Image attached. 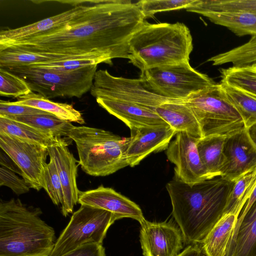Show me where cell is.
<instances>
[{"label": "cell", "mask_w": 256, "mask_h": 256, "mask_svg": "<svg viewBox=\"0 0 256 256\" xmlns=\"http://www.w3.org/2000/svg\"><path fill=\"white\" fill-rule=\"evenodd\" d=\"M140 242L144 256H177L184 238L178 225L172 221L140 222Z\"/></svg>", "instance_id": "cell-13"}, {"label": "cell", "mask_w": 256, "mask_h": 256, "mask_svg": "<svg viewBox=\"0 0 256 256\" xmlns=\"http://www.w3.org/2000/svg\"><path fill=\"white\" fill-rule=\"evenodd\" d=\"M98 105L122 121L130 129L134 128L170 126L155 111L134 104L96 98Z\"/></svg>", "instance_id": "cell-19"}, {"label": "cell", "mask_w": 256, "mask_h": 256, "mask_svg": "<svg viewBox=\"0 0 256 256\" xmlns=\"http://www.w3.org/2000/svg\"><path fill=\"white\" fill-rule=\"evenodd\" d=\"M42 213L19 199L1 200L0 256H50L55 232L40 218Z\"/></svg>", "instance_id": "cell-3"}, {"label": "cell", "mask_w": 256, "mask_h": 256, "mask_svg": "<svg viewBox=\"0 0 256 256\" xmlns=\"http://www.w3.org/2000/svg\"><path fill=\"white\" fill-rule=\"evenodd\" d=\"M126 152L128 166H135L152 152L166 150L176 132L170 126L134 128Z\"/></svg>", "instance_id": "cell-17"}, {"label": "cell", "mask_w": 256, "mask_h": 256, "mask_svg": "<svg viewBox=\"0 0 256 256\" xmlns=\"http://www.w3.org/2000/svg\"><path fill=\"white\" fill-rule=\"evenodd\" d=\"M140 78L150 91L176 100H186L216 84L207 74L193 68L190 62L150 68L141 72Z\"/></svg>", "instance_id": "cell-8"}, {"label": "cell", "mask_w": 256, "mask_h": 256, "mask_svg": "<svg viewBox=\"0 0 256 256\" xmlns=\"http://www.w3.org/2000/svg\"><path fill=\"white\" fill-rule=\"evenodd\" d=\"M226 137L210 136L198 140L196 146L200 160L210 177L221 176L222 150Z\"/></svg>", "instance_id": "cell-26"}, {"label": "cell", "mask_w": 256, "mask_h": 256, "mask_svg": "<svg viewBox=\"0 0 256 256\" xmlns=\"http://www.w3.org/2000/svg\"><path fill=\"white\" fill-rule=\"evenodd\" d=\"M97 66L91 65L72 71H58L29 65L3 68L22 78L32 92L48 98L59 96L80 98L90 90Z\"/></svg>", "instance_id": "cell-6"}, {"label": "cell", "mask_w": 256, "mask_h": 256, "mask_svg": "<svg viewBox=\"0 0 256 256\" xmlns=\"http://www.w3.org/2000/svg\"><path fill=\"white\" fill-rule=\"evenodd\" d=\"M256 186V168L238 178L228 198L224 214L231 213L238 216Z\"/></svg>", "instance_id": "cell-31"}, {"label": "cell", "mask_w": 256, "mask_h": 256, "mask_svg": "<svg viewBox=\"0 0 256 256\" xmlns=\"http://www.w3.org/2000/svg\"><path fill=\"white\" fill-rule=\"evenodd\" d=\"M67 136L76 144L78 164L90 176H106L128 166L126 152L129 138L102 129L74 126Z\"/></svg>", "instance_id": "cell-5"}, {"label": "cell", "mask_w": 256, "mask_h": 256, "mask_svg": "<svg viewBox=\"0 0 256 256\" xmlns=\"http://www.w3.org/2000/svg\"><path fill=\"white\" fill-rule=\"evenodd\" d=\"M0 132L14 136L46 148L52 144L56 138L26 124L1 116Z\"/></svg>", "instance_id": "cell-30"}, {"label": "cell", "mask_w": 256, "mask_h": 256, "mask_svg": "<svg viewBox=\"0 0 256 256\" xmlns=\"http://www.w3.org/2000/svg\"><path fill=\"white\" fill-rule=\"evenodd\" d=\"M0 186L8 187L17 195L27 193L30 188L23 178H20L14 172L2 166L0 167Z\"/></svg>", "instance_id": "cell-38"}, {"label": "cell", "mask_w": 256, "mask_h": 256, "mask_svg": "<svg viewBox=\"0 0 256 256\" xmlns=\"http://www.w3.org/2000/svg\"><path fill=\"white\" fill-rule=\"evenodd\" d=\"M74 6L66 11L22 27L1 30L0 50L14 44L38 36L50 34L62 30L86 6V0H59Z\"/></svg>", "instance_id": "cell-15"}, {"label": "cell", "mask_w": 256, "mask_h": 256, "mask_svg": "<svg viewBox=\"0 0 256 256\" xmlns=\"http://www.w3.org/2000/svg\"><path fill=\"white\" fill-rule=\"evenodd\" d=\"M238 216L224 214L200 244L204 256H226Z\"/></svg>", "instance_id": "cell-22"}, {"label": "cell", "mask_w": 256, "mask_h": 256, "mask_svg": "<svg viewBox=\"0 0 256 256\" xmlns=\"http://www.w3.org/2000/svg\"><path fill=\"white\" fill-rule=\"evenodd\" d=\"M256 201V186L253 190V192L248 200L244 206L242 210L240 215L238 217V220L241 219L244 215L248 212V210L253 204Z\"/></svg>", "instance_id": "cell-43"}, {"label": "cell", "mask_w": 256, "mask_h": 256, "mask_svg": "<svg viewBox=\"0 0 256 256\" xmlns=\"http://www.w3.org/2000/svg\"><path fill=\"white\" fill-rule=\"evenodd\" d=\"M32 90L21 78L6 69L0 68V95L18 98L25 96Z\"/></svg>", "instance_id": "cell-35"}, {"label": "cell", "mask_w": 256, "mask_h": 256, "mask_svg": "<svg viewBox=\"0 0 256 256\" xmlns=\"http://www.w3.org/2000/svg\"><path fill=\"white\" fill-rule=\"evenodd\" d=\"M116 220L108 210L81 205L56 239L50 256H62L88 244H102L108 229Z\"/></svg>", "instance_id": "cell-9"}, {"label": "cell", "mask_w": 256, "mask_h": 256, "mask_svg": "<svg viewBox=\"0 0 256 256\" xmlns=\"http://www.w3.org/2000/svg\"><path fill=\"white\" fill-rule=\"evenodd\" d=\"M193 49L188 27L180 22H144L129 42L130 62L141 72L183 62H189Z\"/></svg>", "instance_id": "cell-4"}, {"label": "cell", "mask_w": 256, "mask_h": 256, "mask_svg": "<svg viewBox=\"0 0 256 256\" xmlns=\"http://www.w3.org/2000/svg\"><path fill=\"white\" fill-rule=\"evenodd\" d=\"M0 147L16 163L30 188H44L48 148L0 132Z\"/></svg>", "instance_id": "cell-11"}, {"label": "cell", "mask_w": 256, "mask_h": 256, "mask_svg": "<svg viewBox=\"0 0 256 256\" xmlns=\"http://www.w3.org/2000/svg\"><path fill=\"white\" fill-rule=\"evenodd\" d=\"M15 104L32 107L52 114L59 118L84 124V120L81 112L72 105L66 103L52 102L46 97L33 92L19 97Z\"/></svg>", "instance_id": "cell-23"}, {"label": "cell", "mask_w": 256, "mask_h": 256, "mask_svg": "<svg viewBox=\"0 0 256 256\" xmlns=\"http://www.w3.org/2000/svg\"><path fill=\"white\" fill-rule=\"evenodd\" d=\"M47 148L50 158L55 163L62 185L61 210L62 215L66 216L73 212L74 206L78 202L80 191L76 184L78 161L70 152L66 142L61 138H56Z\"/></svg>", "instance_id": "cell-16"}, {"label": "cell", "mask_w": 256, "mask_h": 256, "mask_svg": "<svg viewBox=\"0 0 256 256\" xmlns=\"http://www.w3.org/2000/svg\"><path fill=\"white\" fill-rule=\"evenodd\" d=\"M155 112L176 133L184 132L197 139L202 138L200 124L186 100L164 103L158 106Z\"/></svg>", "instance_id": "cell-20"}, {"label": "cell", "mask_w": 256, "mask_h": 256, "mask_svg": "<svg viewBox=\"0 0 256 256\" xmlns=\"http://www.w3.org/2000/svg\"><path fill=\"white\" fill-rule=\"evenodd\" d=\"M221 176L232 181L256 168V146L245 128L225 138Z\"/></svg>", "instance_id": "cell-14"}, {"label": "cell", "mask_w": 256, "mask_h": 256, "mask_svg": "<svg viewBox=\"0 0 256 256\" xmlns=\"http://www.w3.org/2000/svg\"><path fill=\"white\" fill-rule=\"evenodd\" d=\"M219 84L224 96L242 116L245 128L256 124V98L225 82Z\"/></svg>", "instance_id": "cell-29"}, {"label": "cell", "mask_w": 256, "mask_h": 256, "mask_svg": "<svg viewBox=\"0 0 256 256\" xmlns=\"http://www.w3.org/2000/svg\"><path fill=\"white\" fill-rule=\"evenodd\" d=\"M29 125L54 138L67 136L74 125L52 114H40L4 117Z\"/></svg>", "instance_id": "cell-27"}, {"label": "cell", "mask_w": 256, "mask_h": 256, "mask_svg": "<svg viewBox=\"0 0 256 256\" xmlns=\"http://www.w3.org/2000/svg\"><path fill=\"white\" fill-rule=\"evenodd\" d=\"M78 56L32 51L11 46L0 50V68L30 65Z\"/></svg>", "instance_id": "cell-24"}, {"label": "cell", "mask_w": 256, "mask_h": 256, "mask_svg": "<svg viewBox=\"0 0 256 256\" xmlns=\"http://www.w3.org/2000/svg\"><path fill=\"white\" fill-rule=\"evenodd\" d=\"M177 256H204L200 246L194 244L187 246Z\"/></svg>", "instance_id": "cell-42"}, {"label": "cell", "mask_w": 256, "mask_h": 256, "mask_svg": "<svg viewBox=\"0 0 256 256\" xmlns=\"http://www.w3.org/2000/svg\"><path fill=\"white\" fill-rule=\"evenodd\" d=\"M94 97L134 104L155 111L159 106L170 100L148 89L140 78L114 76L106 70L96 72L90 90Z\"/></svg>", "instance_id": "cell-10"}, {"label": "cell", "mask_w": 256, "mask_h": 256, "mask_svg": "<svg viewBox=\"0 0 256 256\" xmlns=\"http://www.w3.org/2000/svg\"><path fill=\"white\" fill-rule=\"evenodd\" d=\"M46 190L52 202L56 205L62 204L63 200V190L56 166L54 160L50 158L44 174Z\"/></svg>", "instance_id": "cell-37"}, {"label": "cell", "mask_w": 256, "mask_h": 256, "mask_svg": "<svg viewBox=\"0 0 256 256\" xmlns=\"http://www.w3.org/2000/svg\"><path fill=\"white\" fill-rule=\"evenodd\" d=\"M198 140L186 132H178L166 150L168 160L176 166L174 176L189 184L211 178L200 160Z\"/></svg>", "instance_id": "cell-12"}, {"label": "cell", "mask_w": 256, "mask_h": 256, "mask_svg": "<svg viewBox=\"0 0 256 256\" xmlns=\"http://www.w3.org/2000/svg\"><path fill=\"white\" fill-rule=\"evenodd\" d=\"M207 62L216 66L228 63L234 66L256 64V36H251L242 45L210 58Z\"/></svg>", "instance_id": "cell-33"}, {"label": "cell", "mask_w": 256, "mask_h": 256, "mask_svg": "<svg viewBox=\"0 0 256 256\" xmlns=\"http://www.w3.org/2000/svg\"><path fill=\"white\" fill-rule=\"evenodd\" d=\"M220 82L256 98V64L220 70Z\"/></svg>", "instance_id": "cell-32"}, {"label": "cell", "mask_w": 256, "mask_h": 256, "mask_svg": "<svg viewBox=\"0 0 256 256\" xmlns=\"http://www.w3.org/2000/svg\"><path fill=\"white\" fill-rule=\"evenodd\" d=\"M226 256H256V201L237 220Z\"/></svg>", "instance_id": "cell-21"}, {"label": "cell", "mask_w": 256, "mask_h": 256, "mask_svg": "<svg viewBox=\"0 0 256 256\" xmlns=\"http://www.w3.org/2000/svg\"><path fill=\"white\" fill-rule=\"evenodd\" d=\"M103 62L108 64H112V60L108 56L100 54L92 53L30 66L58 71H72L91 65H98Z\"/></svg>", "instance_id": "cell-34"}, {"label": "cell", "mask_w": 256, "mask_h": 256, "mask_svg": "<svg viewBox=\"0 0 256 256\" xmlns=\"http://www.w3.org/2000/svg\"><path fill=\"white\" fill-rule=\"evenodd\" d=\"M186 102L200 124L202 138L226 137L246 128L242 116L224 96L220 84L192 94Z\"/></svg>", "instance_id": "cell-7"}, {"label": "cell", "mask_w": 256, "mask_h": 256, "mask_svg": "<svg viewBox=\"0 0 256 256\" xmlns=\"http://www.w3.org/2000/svg\"><path fill=\"white\" fill-rule=\"evenodd\" d=\"M48 112L27 106L15 104L14 102L0 101V116L30 115Z\"/></svg>", "instance_id": "cell-39"}, {"label": "cell", "mask_w": 256, "mask_h": 256, "mask_svg": "<svg viewBox=\"0 0 256 256\" xmlns=\"http://www.w3.org/2000/svg\"><path fill=\"white\" fill-rule=\"evenodd\" d=\"M250 139L256 146V124L247 128Z\"/></svg>", "instance_id": "cell-44"}, {"label": "cell", "mask_w": 256, "mask_h": 256, "mask_svg": "<svg viewBox=\"0 0 256 256\" xmlns=\"http://www.w3.org/2000/svg\"><path fill=\"white\" fill-rule=\"evenodd\" d=\"M235 181L219 176L189 184L174 176L166 184L184 243L200 244L224 214Z\"/></svg>", "instance_id": "cell-2"}, {"label": "cell", "mask_w": 256, "mask_h": 256, "mask_svg": "<svg viewBox=\"0 0 256 256\" xmlns=\"http://www.w3.org/2000/svg\"><path fill=\"white\" fill-rule=\"evenodd\" d=\"M186 11L206 12H249L256 14V0H194Z\"/></svg>", "instance_id": "cell-28"}, {"label": "cell", "mask_w": 256, "mask_h": 256, "mask_svg": "<svg viewBox=\"0 0 256 256\" xmlns=\"http://www.w3.org/2000/svg\"><path fill=\"white\" fill-rule=\"evenodd\" d=\"M0 154V166L22 175L21 172L16 163L11 159V158L4 152Z\"/></svg>", "instance_id": "cell-41"}, {"label": "cell", "mask_w": 256, "mask_h": 256, "mask_svg": "<svg viewBox=\"0 0 256 256\" xmlns=\"http://www.w3.org/2000/svg\"><path fill=\"white\" fill-rule=\"evenodd\" d=\"M202 15L212 23L226 28L237 36H256V14L209 12Z\"/></svg>", "instance_id": "cell-25"}, {"label": "cell", "mask_w": 256, "mask_h": 256, "mask_svg": "<svg viewBox=\"0 0 256 256\" xmlns=\"http://www.w3.org/2000/svg\"><path fill=\"white\" fill-rule=\"evenodd\" d=\"M78 203L111 212L118 220L131 218L140 222L144 218L142 210L136 204L112 188L102 186L80 192Z\"/></svg>", "instance_id": "cell-18"}, {"label": "cell", "mask_w": 256, "mask_h": 256, "mask_svg": "<svg viewBox=\"0 0 256 256\" xmlns=\"http://www.w3.org/2000/svg\"><path fill=\"white\" fill-rule=\"evenodd\" d=\"M145 18L137 4L131 0H87L84 10L63 30L11 46L44 52L98 53L112 60L128 59L130 40Z\"/></svg>", "instance_id": "cell-1"}, {"label": "cell", "mask_w": 256, "mask_h": 256, "mask_svg": "<svg viewBox=\"0 0 256 256\" xmlns=\"http://www.w3.org/2000/svg\"><path fill=\"white\" fill-rule=\"evenodd\" d=\"M194 0H142L136 2L145 18L156 13L186 9Z\"/></svg>", "instance_id": "cell-36"}, {"label": "cell", "mask_w": 256, "mask_h": 256, "mask_svg": "<svg viewBox=\"0 0 256 256\" xmlns=\"http://www.w3.org/2000/svg\"><path fill=\"white\" fill-rule=\"evenodd\" d=\"M62 256H106L102 244H91L82 246Z\"/></svg>", "instance_id": "cell-40"}]
</instances>
